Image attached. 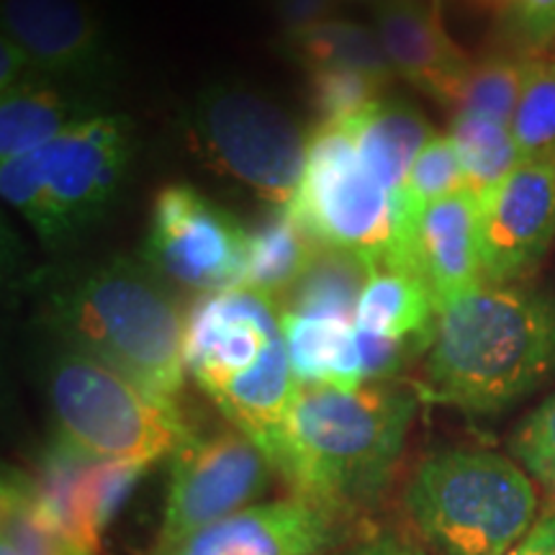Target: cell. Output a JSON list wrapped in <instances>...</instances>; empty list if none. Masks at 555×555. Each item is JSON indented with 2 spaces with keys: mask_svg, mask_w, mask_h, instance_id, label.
<instances>
[{
  "mask_svg": "<svg viewBox=\"0 0 555 555\" xmlns=\"http://www.w3.org/2000/svg\"><path fill=\"white\" fill-rule=\"evenodd\" d=\"M420 393L371 380L358 388L298 386L268 461L294 496L337 517L373 504L404 450Z\"/></svg>",
  "mask_w": 555,
  "mask_h": 555,
  "instance_id": "obj_1",
  "label": "cell"
},
{
  "mask_svg": "<svg viewBox=\"0 0 555 555\" xmlns=\"http://www.w3.org/2000/svg\"><path fill=\"white\" fill-rule=\"evenodd\" d=\"M555 378V298L481 286L437 314L420 399L466 414H496Z\"/></svg>",
  "mask_w": 555,
  "mask_h": 555,
  "instance_id": "obj_2",
  "label": "cell"
},
{
  "mask_svg": "<svg viewBox=\"0 0 555 555\" xmlns=\"http://www.w3.org/2000/svg\"><path fill=\"white\" fill-rule=\"evenodd\" d=\"M44 322L62 347L114 367L152 397L172 401L185 386V319L159 278L111 258L54 281Z\"/></svg>",
  "mask_w": 555,
  "mask_h": 555,
  "instance_id": "obj_3",
  "label": "cell"
},
{
  "mask_svg": "<svg viewBox=\"0 0 555 555\" xmlns=\"http://www.w3.org/2000/svg\"><path fill=\"white\" fill-rule=\"evenodd\" d=\"M185 367L268 455L301 386L273 298L245 286L201 296L185 317Z\"/></svg>",
  "mask_w": 555,
  "mask_h": 555,
  "instance_id": "obj_4",
  "label": "cell"
},
{
  "mask_svg": "<svg viewBox=\"0 0 555 555\" xmlns=\"http://www.w3.org/2000/svg\"><path fill=\"white\" fill-rule=\"evenodd\" d=\"M404 504L442 555H506L535 522V481L494 450H442L414 470Z\"/></svg>",
  "mask_w": 555,
  "mask_h": 555,
  "instance_id": "obj_5",
  "label": "cell"
},
{
  "mask_svg": "<svg viewBox=\"0 0 555 555\" xmlns=\"http://www.w3.org/2000/svg\"><path fill=\"white\" fill-rule=\"evenodd\" d=\"M134 157L127 116H90L0 168L3 198L47 245L73 240L119 196Z\"/></svg>",
  "mask_w": 555,
  "mask_h": 555,
  "instance_id": "obj_6",
  "label": "cell"
},
{
  "mask_svg": "<svg viewBox=\"0 0 555 555\" xmlns=\"http://www.w3.org/2000/svg\"><path fill=\"white\" fill-rule=\"evenodd\" d=\"M47 397L57 440L95 461L152 466L193 437L178 404L69 347L47 365Z\"/></svg>",
  "mask_w": 555,
  "mask_h": 555,
  "instance_id": "obj_7",
  "label": "cell"
},
{
  "mask_svg": "<svg viewBox=\"0 0 555 555\" xmlns=\"http://www.w3.org/2000/svg\"><path fill=\"white\" fill-rule=\"evenodd\" d=\"M185 134L206 168L237 180L273 208L294 204L309 139L268 95L242 86L206 88L185 111Z\"/></svg>",
  "mask_w": 555,
  "mask_h": 555,
  "instance_id": "obj_8",
  "label": "cell"
},
{
  "mask_svg": "<svg viewBox=\"0 0 555 555\" xmlns=\"http://www.w3.org/2000/svg\"><path fill=\"white\" fill-rule=\"evenodd\" d=\"M288 208L319 245L373 266H384L397 242V196L367 172L347 121L319 124L309 137L307 172Z\"/></svg>",
  "mask_w": 555,
  "mask_h": 555,
  "instance_id": "obj_9",
  "label": "cell"
},
{
  "mask_svg": "<svg viewBox=\"0 0 555 555\" xmlns=\"http://www.w3.org/2000/svg\"><path fill=\"white\" fill-rule=\"evenodd\" d=\"M273 476L268 455L237 427L193 435L172 455L168 499L159 522L155 553H165L258 504Z\"/></svg>",
  "mask_w": 555,
  "mask_h": 555,
  "instance_id": "obj_10",
  "label": "cell"
},
{
  "mask_svg": "<svg viewBox=\"0 0 555 555\" xmlns=\"http://www.w3.org/2000/svg\"><path fill=\"white\" fill-rule=\"evenodd\" d=\"M249 234L227 208L193 185L157 193L144 240V266L159 281L204 294L242 288Z\"/></svg>",
  "mask_w": 555,
  "mask_h": 555,
  "instance_id": "obj_11",
  "label": "cell"
},
{
  "mask_svg": "<svg viewBox=\"0 0 555 555\" xmlns=\"http://www.w3.org/2000/svg\"><path fill=\"white\" fill-rule=\"evenodd\" d=\"M555 242V155L522 159L481 198L478 245L483 286H512Z\"/></svg>",
  "mask_w": 555,
  "mask_h": 555,
  "instance_id": "obj_12",
  "label": "cell"
},
{
  "mask_svg": "<svg viewBox=\"0 0 555 555\" xmlns=\"http://www.w3.org/2000/svg\"><path fill=\"white\" fill-rule=\"evenodd\" d=\"M150 466L95 461L54 437L31 478L47 517L90 555H99L106 527L142 481Z\"/></svg>",
  "mask_w": 555,
  "mask_h": 555,
  "instance_id": "obj_13",
  "label": "cell"
},
{
  "mask_svg": "<svg viewBox=\"0 0 555 555\" xmlns=\"http://www.w3.org/2000/svg\"><path fill=\"white\" fill-rule=\"evenodd\" d=\"M345 519L309 499L258 502L155 555H330Z\"/></svg>",
  "mask_w": 555,
  "mask_h": 555,
  "instance_id": "obj_14",
  "label": "cell"
},
{
  "mask_svg": "<svg viewBox=\"0 0 555 555\" xmlns=\"http://www.w3.org/2000/svg\"><path fill=\"white\" fill-rule=\"evenodd\" d=\"M3 37L41 78L95 82L111 65L106 31L86 0H3Z\"/></svg>",
  "mask_w": 555,
  "mask_h": 555,
  "instance_id": "obj_15",
  "label": "cell"
},
{
  "mask_svg": "<svg viewBox=\"0 0 555 555\" xmlns=\"http://www.w3.org/2000/svg\"><path fill=\"white\" fill-rule=\"evenodd\" d=\"M478 214L481 198L466 185L429 204L409 237L399 268L412 270L425 283L437 314L457 298L483 286Z\"/></svg>",
  "mask_w": 555,
  "mask_h": 555,
  "instance_id": "obj_16",
  "label": "cell"
},
{
  "mask_svg": "<svg viewBox=\"0 0 555 555\" xmlns=\"http://www.w3.org/2000/svg\"><path fill=\"white\" fill-rule=\"evenodd\" d=\"M376 34L397 78L442 103L474 62L446 31L440 0H384Z\"/></svg>",
  "mask_w": 555,
  "mask_h": 555,
  "instance_id": "obj_17",
  "label": "cell"
},
{
  "mask_svg": "<svg viewBox=\"0 0 555 555\" xmlns=\"http://www.w3.org/2000/svg\"><path fill=\"white\" fill-rule=\"evenodd\" d=\"M358 155L373 178L393 196L404 189L416 155L433 139V127L422 111L404 99H384L347 119Z\"/></svg>",
  "mask_w": 555,
  "mask_h": 555,
  "instance_id": "obj_18",
  "label": "cell"
},
{
  "mask_svg": "<svg viewBox=\"0 0 555 555\" xmlns=\"http://www.w3.org/2000/svg\"><path fill=\"white\" fill-rule=\"evenodd\" d=\"M281 324L298 384L347 391L367 384L352 319L281 314Z\"/></svg>",
  "mask_w": 555,
  "mask_h": 555,
  "instance_id": "obj_19",
  "label": "cell"
},
{
  "mask_svg": "<svg viewBox=\"0 0 555 555\" xmlns=\"http://www.w3.org/2000/svg\"><path fill=\"white\" fill-rule=\"evenodd\" d=\"M86 103L52 86L50 78H34L3 90L0 103V157L9 159L31 155L65 134L75 124L90 119Z\"/></svg>",
  "mask_w": 555,
  "mask_h": 555,
  "instance_id": "obj_20",
  "label": "cell"
},
{
  "mask_svg": "<svg viewBox=\"0 0 555 555\" xmlns=\"http://www.w3.org/2000/svg\"><path fill=\"white\" fill-rule=\"evenodd\" d=\"M356 327L427 350L435 337L437 307L412 270L378 266L358 301Z\"/></svg>",
  "mask_w": 555,
  "mask_h": 555,
  "instance_id": "obj_21",
  "label": "cell"
},
{
  "mask_svg": "<svg viewBox=\"0 0 555 555\" xmlns=\"http://www.w3.org/2000/svg\"><path fill=\"white\" fill-rule=\"evenodd\" d=\"M376 268L356 253L322 247L275 307L281 314L337 317L356 322L358 301Z\"/></svg>",
  "mask_w": 555,
  "mask_h": 555,
  "instance_id": "obj_22",
  "label": "cell"
},
{
  "mask_svg": "<svg viewBox=\"0 0 555 555\" xmlns=\"http://www.w3.org/2000/svg\"><path fill=\"white\" fill-rule=\"evenodd\" d=\"M322 245L311 237L288 206L273 214L249 234L245 288L273 298L278 304L311 266Z\"/></svg>",
  "mask_w": 555,
  "mask_h": 555,
  "instance_id": "obj_23",
  "label": "cell"
},
{
  "mask_svg": "<svg viewBox=\"0 0 555 555\" xmlns=\"http://www.w3.org/2000/svg\"><path fill=\"white\" fill-rule=\"evenodd\" d=\"M286 50L307 73L317 69H360L391 86L397 73L376 31L352 21L330 18L301 31L286 34Z\"/></svg>",
  "mask_w": 555,
  "mask_h": 555,
  "instance_id": "obj_24",
  "label": "cell"
},
{
  "mask_svg": "<svg viewBox=\"0 0 555 555\" xmlns=\"http://www.w3.org/2000/svg\"><path fill=\"white\" fill-rule=\"evenodd\" d=\"M532 62L535 57H527V54L522 57L499 54V57L474 60L450 93L448 106L455 114L483 116V119H494L512 127L519 99H522L527 80H530Z\"/></svg>",
  "mask_w": 555,
  "mask_h": 555,
  "instance_id": "obj_25",
  "label": "cell"
},
{
  "mask_svg": "<svg viewBox=\"0 0 555 555\" xmlns=\"http://www.w3.org/2000/svg\"><path fill=\"white\" fill-rule=\"evenodd\" d=\"M450 139L461 157L466 185L478 198L494 191L522 163L509 124L455 114L450 124Z\"/></svg>",
  "mask_w": 555,
  "mask_h": 555,
  "instance_id": "obj_26",
  "label": "cell"
},
{
  "mask_svg": "<svg viewBox=\"0 0 555 555\" xmlns=\"http://www.w3.org/2000/svg\"><path fill=\"white\" fill-rule=\"evenodd\" d=\"M0 512H3L0 540H5L18 555H90L41 512L31 478L21 470H5Z\"/></svg>",
  "mask_w": 555,
  "mask_h": 555,
  "instance_id": "obj_27",
  "label": "cell"
},
{
  "mask_svg": "<svg viewBox=\"0 0 555 555\" xmlns=\"http://www.w3.org/2000/svg\"><path fill=\"white\" fill-rule=\"evenodd\" d=\"M519 157L555 155V60L535 57L517 114L512 119Z\"/></svg>",
  "mask_w": 555,
  "mask_h": 555,
  "instance_id": "obj_28",
  "label": "cell"
},
{
  "mask_svg": "<svg viewBox=\"0 0 555 555\" xmlns=\"http://www.w3.org/2000/svg\"><path fill=\"white\" fill-rule=\"evenodd\" d=\"M388 82L360 69H317L309 73V99L322 124H337L358 116L360 111L386 95Z\"/></svg>",
  "mask_w": 555,
  "mask_h": 555,
  "instance_id": "obj_29",
  "label": "cell"
},
{
  "mask_svg": "<svg viewBox=\"0 0 555 555\" xmlns=\"http://www.w3.org/2000/svg\"><path fill=\"white\" fill-rule=\"evenodd\" d=\"M512 455L555 502V397L527 414L512 435Z\"/></svg>",
  "mask_w": 555,
  "mask_h": 555,
  "instance_id": "obj_30",
  "label": "cell"
},
{
  "mask_svg": "<svg viewBox=\"0 0 555 555\" xmlns=\"http://www.w3.org/2000/svg\"><path fill=\"white\" fill-rule=\"evenodd\" d=\"M509 13L527 47H545L555 37V0H515Z\"/></svg>",
  "mask_w": 555,
  "mask_h": 555,
  "instance_id": "obj_31",
  "label": "cell"
},
{
  "mask_svg": "<svg viewBox=\"0 0 555 555\" xmlns=\"http://www.w3.org/2000/svg\"><path fill=\"white\" fill-rule=\"evenodd\" d=\"M339 3L343 0H273V13L288 34L330 21Z\"/></svg>",
  "mask_w": 555,
  "mask_h": 555,
  "instance_id": "obj_32",
  "label": "cell"
},
{
  "mask_svg": "<svg viewBox=\"0 0 555 555\" xmlns=\"http://www.w3.org/2000/svg\"><path fill=\"white\" fill-rule=\"evenodd\" d=\"M506 555H555V502L540 506L530 530L512 545Z\"/></svg>",
  "mask_w": 555,
  "mask_h": 555,
  "instance_id": "obj_33",
  "label": "cell"
},
{
  "mask_svg": "<svg viewBox=\"0 0 555 555\" xmlns=\"http://www.w3.org/2000/svg\"><path fill=\"white\" fill-rule=\"evenodd\" d=\"M34 75L39 73L34 69L31 60L26 57V52L3 37V44H0V86H3V90L18 86V82L34 78Z\"/></svg>",
  "mask_w": 555,
  "mask_h": 555,
  "instance_id": "obj_34",
  "label": "cell"
},
{
  "mask_svg": "<svg viewBox=\"0 0 555 555\" xmlns=\"http://www.w3.org/2000/svg\"><path fill=\"white\" fill-rule=\"evenodd\" d=\"M347 555H429L412 543H404V540L397 538H376L371 543H363Z\"/></svg>",
  "mask_w": 555,
  "mask_h": 555,
  "instance_id": "obj_35",
  "label": "cell"
},
{
  "mask_svg": "<svg viewBox=\"0 0 555 555\" xmlns=\"http://www.w3.org/2000/svg\"><path fill=\"white\" fill-rule=\"evenodd\" d=\"M470 3L486 11H509L515 0H470Z\"/></svg>",
  "mask_w": 555,
  "mask_h": 555,
  "instance_id": "obj_36",
  "label": "cell"
},
{
  "mask_svg": "<svg viewBox=\"0 0 555 555\" xmlns=\"http://www.w3.org/2000/svg\"><path fill=\"white\" fill-rule=\"evenodd\" d=\"M0 555H18V553L13 551V547L5 543V540H0Z\"/></svg>",
  "mask_w": 555,
  "mask_h": 555,
  "instance_id": "obj_37",
  "label": "cell"
},
{
  "mask_svg": "<svg viewBox=\"0 0 555 555\" xmlns=\"http://www.w3.org/2000/svg\"><path fill=\"white\" fill-rule=\"evenodd\" d=\"M350 3H373V5H378V3H384V0H350Z\"/></svg>",
  "mask_w": 555,
  "mask_h": 555,
  "instance_id": "obj_38",
  "label": "cell"
}]
</instances>
